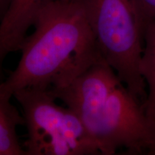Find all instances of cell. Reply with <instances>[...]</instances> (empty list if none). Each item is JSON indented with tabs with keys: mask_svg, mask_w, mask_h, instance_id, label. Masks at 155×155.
<instances>
[{
	"mask_svg": "<svg viewBox=\"0 0 155 155\" xmlns=\"http://www.w3.org/2000/svg\"><path fill=\"white\" fill-rule=\"evenodd\" d=\"M16 68L2 82L13 96L24 88L68 84L103 59L80 0H50L38 12Z\"/></svg>",
	"mask_w": 155,
	"mask_h": 155,
	"instance_id": "obj_1",
	"label": "cell"
},
{
	"mask_svg": "<svg viewBox=\"0 0 155 155\" xmlns=\"http://www.w3.org/2000/svg\"><path fill=\"white\" fill-rule=\"evenodd\" d=\"M49 92L78 116L100 154H114L119 149L154 151V128L139 101L104 60Z\"/></svg>",
	"mask_w": 155,
	"mask_h": 155,
	"instance_id": "obj_2",
	"label": "cell"
},
{
	"mask_svg": "<svg viewBox=\"0 0 155 155\" xmlns=\"http://www.w3.org/2000/svg\"><path fill=\"white\" fill-rule=\"evenodd\" d=\"M103 59L139 101L146 85L140 73L142 28L133 0H80Z\"/></svg>",
	"mask_w": 155,
	"mask_h": 155,
	"instance_id": "obj_3",
	"label": "cell"
},
{
	"mask_svg": "<svg viewBox=\"0 0 155 155\" xmlns=\"http://www.w3.org/2000/svg\"><path fill=\"white\" fill-rule=\"evenodd\" d=\"M22 108L28 138L26 155H91L98 147L78 116L58 105L48 90L24 88L13 94Z\"/></svg>",
	"mask_w": 155,
	"mask_h": 155,
	"instance_id": "obj_4",
	"label": "cell"
},
{
	"mask_svg": "<svg viewBox=\"0 0 155 155\" xmlns=\"http://www.w3.org/2000/svg\"><path fill=\"white\" fill-rule=\"evenodd\" d=\"M50 0H11L0 22V78L3 64L9 53L19 51L38 12Z\"/></svg>",
	"mask_w": 155,
	"mask_h": 155,
	"instance_id": "obj_5",
	"label": "cell"
},
{
	"mask_svg": "<svg viewBox=\"0 0 155 155\" xmlns=\"http://www.w3.org/2000/svg\"><path fill=\"white\" fill-rule=\"evenodd\" d=\"M12 98L0 83V155H26L17 135V128L25 124V119Z\"/></svg>",
	"mask_w": 155,
	"mask_h": 155,
	"instance_id": "obj_6",
	"label": "cell"
},
{
	"mask_svg": "<svg viewBox=\"0 0 155 155\" xmlns=\"http://www.w3.org/2000/svg\"><path fill=\"white\" fill-rule=\"evenodd\" d=\"M143 52L140 73L148 88L143 110L155 131V21L147 23L143 28Z\"/></svg>",
	"mask_w": 155,
	"mask_h": 155,
	"instance_id": "obj_7",
	"label": "cell"
},
{
	"mask_svg": "<svg viewBox=\"0 0 155 155\" xmlns=\"http://www.w3.org/2000/svg\"><path fill=\"white\" fill-rule=\"evenodd\" d=\"M141 28L147 23L155 21V0H133Z\"/></svg>",
	"mask_w": 155,
	"mask_h": 155,
	"instance_id": "obj_8",
	"label": "cell"
},
{
	"mask_svg": "<svg viewBox=\"0 0 155 155\" xmlns=\"http://www.w3.org/2000/svg\"><path fill=\"white\" fill-rule=\"evenodd\" d=\"M10 2L11 0H0V22L7 12Z\"/></svg>",
	"mask_w": 155,
	"mask_h": 155,
	"instance_id": "obj_9",
	"label": "cell"
},
{
	"mask_svg": "<svg viewBox=\"0 0 155 155\" xmlns=\"http://www.w3.org/2000/svg\"><path fill=\"white\" fill-rule=\"evenodd\" d=\"M154 152V153H155V148H154V152Z\"/></svg>",
	"mask_w": 155,
	"mask_h": 155,
	"instance_id": "obj_10",
	"label": "cell"
}]
</instances>
